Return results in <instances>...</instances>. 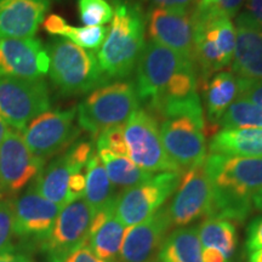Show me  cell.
<instances>
[{"instance_id":"obj_1","label":"cell","mask_w":262,"mask_h":262,"mask_svg":"<svg viewBox=\"0 0 262 262\" xmlns=\"http://www.w3.org/2000/svg\"><path fill=\"white\" fill-rule=\"evenodd\" d=\"M211 185L206 219L243 222L250 214L253 196L262 188V158L209 155L204 162Z\"/></svg>"},{"instance_id":"obj_2","label":"cell","mask_w":262,"mask_h":262,"mask_svg":"<svg viewBox=\"0 0 262 262\" xmlns=\"http://www.w3.org/2000/svg\"><path fill=\"white\" fill-rule=\"evenodd\" d=\"M160 137L170 160L182 173L206 159L205 119L198 94L171 101L158 112Z\"/></svg>"},{"instance_id":"obj_3","label":"cell","mask_w":262,"mask_h":262,"mask_svg":"<svg viewBox=\"0 0 262 262\" xmlns=\"http://www.w3.org/2000/svg\"><path fill=\"white\" fill-rule=\"evenodd\" d=\"M113 5L112 25L97 52L108 80L129 77L146 45V19L140 6L123 0H113Z\"/></svg>"},{"instance_id":"obj_4","label":"cell","mask_w":262,"mask_h":262,"mask_svg":"<svg viewBox=\"0 0 262 262\" xmlns=\"http://www.w3.org/2000/svg\"><path fill=\"white\" fill-rule=\"evenodd\" d=\"M47 51L51 80L66 95L89 93L108 81L94 52L68 39H54Z\"/></svg>"},{"instance_id":"obj_5","label":"cell","mask_w":262,"mask_h":262,"mask_svg":"<svg viewBox=\"0 0 262 262\" xmlns=\"http://www.w3.org/2000/svg\"><path fill=\"white\" fill-rule=\"evenodd\" d=\"M140 108L136 86L131 81H117L97 88L79 104L78 123L97 136L111 127L122 126Z\"/></svg>"},{"instance_id":"obj_6","label":"cell","mask_w":262,"mask_h":262,"mask_svg":"<svg viewBox=\"0 0 262 262\" xmlns=\"http://www.w3.org/2000/svg\"><path fill=\"white\" fill-rule=\"evenodd\" d=\"M124 141L127 158L145 171L181 172L164 149L156 117L143 108L124 124Z\"/></svg>"},{"instance_id":"obj_7","label":"cell","mask_w":262,"mask_h":262,"mask_svg":"<svg viewBox=\"0 0 262 262\" xmlns=\"http://www.w3.org/2000/svg\"><path fill=\"white\" fill-rule=\"evenodd\" d=\"M193 63L202 85L217 71L232 63L235 49V28L229 18L193 22Z\"/></svg>"},{"instance_id":"obj_8","label":"cell","mask_w":262,"mask_h":262,"mask_svg":"<svg viewBox=\"0 0 262 262\" xmlns=\"http://www.w3.org/2000/svg\"><path fill=\"white\" fill-rule=\"evenodd\" d=\"M193 63L171 49L149 40L137 61L136 90L140 100L156 110L173 77Z\"/></svg>"},{"instance_id":"obj_9","label":"cell","mask_w":262,"mask_h":262,"mask_svg":"<svg viewBox=\"0 0 262 262\" xmlns=\"http://www.w3.org/2000/svg\"><path fill=\"white\" fill-rule=\"evenodd\" d=\"M181 178V172H160L145 182L124 189L116 196V216L126 228L147 220L178 189Z\"/></svg>"},{"instance_id":"obj_10","label":"cell","mask_w":262,"mask_h":262,"mask_svg":"<svg viewBox=\"0 0 262 262\" xmlns=\"http://www.w3.org/2000/svg\"><path fill=\"white\" fill-rule=\"evenodd\" d=\"M50 108L48 85L42 79L0 78V118L15 130H24Z\"/></svg>"},{"instance_id":"obj_11","label":"cell","mask_w":262,"mask_h":262,"mask_svg":"<svg viewBox=\"0 0 262 262\" xmlns=\"http://www.w3.org/2000/svg\"><path fill=\"white\" fill-rule=\"evenodd\" d=\"M77 108L47 111L35 117L22 130L26 146L38 158L47 162L67 148L80 133V126L75 125Z\"/></svg>"},{"instance_id":"obj_12","label":"cell","mask_w":262,"mask_h":262,"mask_svg":"<svg viewBox=\"0 0 262 262\" xmlns=\"http://www.w3.org/2000/svg\"><path fill=\"white\" fill-rule=\"evenodd\" d=\"M94 216L95 211L84 198L64 205L49 238L41 243L48 262H64L73 251L86 244Z\"/></svg>"},{"instance_id":"obj_13","label":"cell","mask_w":262,"mask_h":262,"mask_svg":"<svg viewBox=\"0 0 262 262\" xmlns=\"http://www.w3.org/2000/svg\"><path fill=\"white\" fill-rule=\"evenodd\" d=\"M45 160L26 146L18 130H10L0 145V199L25 188L44 169Z\"/></svg>"},{"instance_id":"obj_14","label":"cell","mask_w":262,"mask_h":262,"mask_svg":"<svg viewBox=\"0 0 262 262\" xmlns=\"http://www.w3.org/2000/svg\"><path fill=\"white\" fill-rule=\"evenodd\" d=\"M91 143H75L67 152L38 173L33 186L39 194L63 208L70 204V182L74 173L83 171L93 155Z\"/></svg>"},{"instance_id":"obj_15","label":"cell","mask_w":262,"mask_h":262,"mask_svg":"<svg viewBox=\"0 0 262 262\" xmlns=\"http://www.w3.org/2000/svg\"><path fill=\"white\" fill-rule=\"evenodd\" d=\"M211 204V185L204 164L182 173L176 194L168 206L172 227H186L201 217H208Z\"/></svg>"},{"instance_id":"obj_16","label":"cell","mask_w":262,"mask_h":262,"mask_svg":"<svg viewBox=\"0 0 262 262\" xmlns=\"http://www.w3.org/2000/svg\"><path fill=\"white\" fill-rule=\"evenodd\" d=\"M47 49L35 38L0 39V78L41 79L49 73Z\"/></svg>"},{"instance_id":"obj_17","label":"cell","mask_w":262,"mask_h":262,"mask_svg":"<svg viewBox=\"0 0 262 262\" xmlns=\"http://www.w3.org/2000/svg\"><path fill=\"white\" fill-rule=\"evenodd\" d=\"M62 206L39 194L33 183L14 202L12 232L17 237L45 242L54 228Z\"/></svg>"},{"instance_id":"obj_18","label":"cell","mask_w":262,"mask_h":262,"mask_svg":"<svg viewBox=\"0 0 262 262\" xmlns=\"http://www.w3.org/2000/svg\"><path fill=\"white\" fill-rule=\"evenodd\" d=\"M171 227L168 206H162L147 220L126 228L119 262L157 261L160 247Z\"/></svg>"},{"instance_id":"obj_19","label":"cell","mask_w":262,"mask_h":262,"mask_svg":"<svg viewBox=\"0 0 262 262\" xmlns=\"http://www.w3.org/2000/svg\"><path fill=\"white\" fill-rule=\"evenodd\" d=\"M192 11L163 8L150 9L147 16L150 40L171 49L193 62L194 27Z\"/></svg>"},{"instance_id":"obj_20","label":"cell","mask_w":262,"mask_h":262,"mask_svg":"<svg viewBox=\"0 0 262 262\" xmlns=\"http://www.w3.org/2000/svg\"><path fill=\"white\" fill-rule=\"evenodd\" d=\"M50 8V0H0V39L33 38Z\"/></svg>"},{"instance_id":"obj_21","label":"cell","mask_w":262,"mask_h":262,"mask_svg":"<svg viewBox=\"0 0 262 262\" xmlns=\"http://www.w3.org/2000/svg\"><path fill=\"white\" fill-rule=\"evenodd\" d=\"M232 71L238 78L262 80V28L239 14L235 19Z\"/></svg>"},{"instance_id":"obj_22","label":"cell","mask_w":262,"mask_h":262,"mask_svg":"<svg viewBox=\"0 0 262 262\" xmlns=\"http://www.w3.org/2000/svg\"><path fill=\"white\" fill-rule=\"evenodd\" d=\"M116 202V201H114ZM114 202L95 212L86 245L98 258L106 262H119V255L126 227L114 211Z\"/></svg>"},{"instance_id":"obj_23","label":"cell","mask_w":262,"mask_h":262,"mask_svg":"<svg viewBox=\"0 0 262 262\" xmlns=\"http://www.w3.org/2000/svg\"><path fill=\"white\" fill-rule=\"evenodd\" d=\"M211 155L262 158V129H222L210 141Z\"/></svg>"},{"instance_id":"obj_24","label":"cell","mask_w":262,"mask_h":262,"mask_svg":"<svg viewBox=\"0 0 262 262\" xmlns=\"http://www.w3.org/2000/svg\"><path fill=\"white\" fill-rule=\"evenodd\" d=\"M208 122L215 124L238 98V77L231 72H221L202 85Z\"/></svg>"},{"instance_id":"obj_25","label":"cell","mask_w":262,"mask_h":262,"mask_svg":"<svg viewBox=\"0 0 262 262\" xmlns=\"http://www.w3.org/2000/svg\"><path fill=\"white\" fill-rule=\"evenodd\" d=\"M159 262H203L198 227H178L166 235L158 254Z\"/></svg>"},{"instance_id":"obj_26","label":"cell","mask_w":262,"mask_h":262,"mask_svg":"<svg viewBox=\"0 0 262 262\" xmlns=\"http://www.w3.org/2000/svg\"><path fill=\"white\" fill-rule=\"evenodd\" d=\"M114 186L108 178L103 163L97 153H93L85 166L84 199L95 212L116 201Z\"/></svg>"},{"instance_id":"obj_27","label":"cell","mask_w":262,"mask_h":262,"mask_svg":"<svg viewBox=\"0 0 262 262\" xmlns=\"http://www.w3.org/2000/svg\"><path fill=\"white\" fill-rule=\"evenodd\" d=\"M198 234L203 249H215L228 260L233 256L237 247V231L232 221L224 219H205L198 226Z\"/></svg>"},{"instance_id":"obj_28","label":"cell","mask_w":262,"mask_h":262,"mask_svg":"<svg viewBox=\"0 0 262 262\" xmlns=\"http://www.w3.org/2000/svg\"><path fill=\"white\" fill-rule=\"evenodd\" d=\"M97 155L101 162L103 163L111 182L117 187L125 189L134 187L139 183L147 181L155 175L139 168L126 157L113 155L107 149H97Z\"/></svg>"},{"instance_id":"obj_29","label":"cell","mask_w":262,"mask_h":262,"mask_svg":"<svg viewBox=\"0 0 262 262\" xmlns=\"http://www.w3.org/2000/svg\"><path fill=\"white\" fill-rule=\"evenodd\" d=\"M224 129H262V108L238 97L221 117Z\"/></svg>"},{"instance_id":"obj_30","label":"cell","mask_w":262,"mask_h":262,"mask_svg":"<svg viewBox=\"0 0 262 262\" xmlns=\"http://www.w3.org/2000/svg\"><path fill=\"white\" fill-rule=\"evenodd\" d=\"M247 0H198L192 11L193 22L234 17Z\"/></svg>"},{"instance_id":"obj_31","label":"cell","mask_w":262,"mask_h":262,"mask_svg":"<svg viewBox=\"0 0 262 262\" xmlns=\"http://www.w3.org/2000/svg\"><path fill=\"white\" fill-rule=\"evenodd\" d=\"M81 22L88 27L108 24L113 18V5L108 0H78Z\"/></svg>"},{"instance_id":"obj_32","label":"cell","mask_w":262,"mask_h":262,"mask_svg":"<svg viewBox=\"0 0 262 262\" xmlns=\"http://www.w3.org/2000/svg\"><path fill=\"white\" fill-rule=\"evenodd\" d=\"M108 29L103 26L97 27H73V26H66L62 37L67 38L68 40L74 42L78 47L86 49V50H96L102 45L104 39L107 37Z\"/></svg>"},{"instance_id":"obj_33","label":"cell","mask_w":262,"mask_h":262,"mask_svg":"<svg viewBox=\"0 0 262 262\" xmlns=\"http://www.w3.org/2000/svg\"><path fill=\"white\" fill-rule=\"evenodd\" d=\"M14 201L0 199V253L11 249Z\"/></svg>"},{"instance_id":"obj_34","label":"cell","mask_w":262,"mask_h":262,"mask_svg":"<svg viewBox=\"0 0 262 262\" xmlns=\"http://www.w3.org/2000/svg\"><path fill=\"white\" fill-rule=\"evenodd\" d=\"M238 97L245 98L262 108V80L238 78Z\"/></svg>"},{"instance_id":"obj_35","label":"cell","mask_w":262,"mask_h":262,"mask_svg":"<svg viewBox=\"0 0 262 262\" xmlns=\"http://www.w3.org/2000/svg\"><path fill=\"white\" fill-rule=\"evenodd\" d=\"M245 247H247L248 254L254 253L262 248V216L256 217L249 225Z\"/></svg>"},{"instance_id":"obj_36","label":"cell","mask_w":262,"mask_h":262,"mask_svg":"<svg viewBox=\"0 0 262 262\" xmlns=\"http://www.w3.org/2000/svg\"><path fill=\"white\" fill-rule=\"evenodd\" d=\"M146 2H149L156 8L192 11L198 0H146Z\"/></svg>"},{"instance_id":"obj_37","label":"cell","mask_w":262,"mask_h":262,"mask_svg":"<svg viewBox=\"0 0 262 262\" xmlns=\"http://www.w3.org/2000/svg\"><path fill=\"white\" fill-rule=\"evenodd\" d=\"M242 15L262 28V0H247L245 10Z\"/></svg>"},{"instance_id":"obj_38","label":"cell","mask_w":262,"mask_h":262,"mask_svg":"<svg viewBox=\"0 0 262 262\" xmlns=\"http://www.w3.org/2000/svg\"><path fill=\"white\" fill-rule=\"evenodd\" d=\"M64 262H106L101 258H98L93 251L90 250V248L86 244H84L83 247L78 248L77 250L73 251L70 256L66 258Z\"/></svg>"},{"instance_id":"obj_39","label":"cell","mask_w":262,"mask_h":262,"mask_svg":"<svg viewBox=\"0 0 262 262\" xmlns=\"http://www.w3.org/2000/svg\"><path fill=\"white\" fill-rule=\"evenodd\" d=\"M67 25L68 24L66 22V19L58 15H49L42 21V26H44L45 31L52 35H62Z\"/></svg>"},{"instance_id":"obj_40","label":"cell","mask_w":262,"mask_h":262,"mask_svg":"<svg viewBox=\"0 0 262 262\" xmlns=\"http://www.w3.org/2000/svg\"><path fill=\"white\" fill-rule=\"evenodd\" d=\"M0 262H34L27 255L16 254L12 251H2L0 253Z\"/></svg>"},{"instance_id":"obj_41","label":"cell","mask_w":262,"mask_h":262,"mask_svg":"<svg viewBox=\"0 0 262 262\" xmlns=\"http://www.w3.org/2000/svg\"><path fill=\"white\" fill-rule=\"evenodd\" d=\"M9 131H10V125L5 122L4 119H3V118H0V145H2L6 135L9 134Z\"/></svg>"},{"instance_id":"obj_42","label":"cell","mask_w":262,"mask_h":262,"mask_svg":"<svg viewBox=\"0 0 262 262\" xmlns=\"http://www.w3.org/2000/svg\"><path fill=\"white\" fill-rule=\"evenodd\" d=\"M253 205L262 211V188L253 196Z\"/></svg>"},{"instance_id":"obj_43","label":"cell","mask_w":262,"mask_h":262,"mask_svg":"<svg viewBox=\"0 0 262 262\" xmlns=\"http://www.w3.org/2000/svg\"><path fill=\"white\" fill-rule=\"evenodd\" d=\"M249 262H262V248L249 254Z\"/></svg>"},{"instance_id":"obj_44","label":"cell","mask_w":262,"mask_h":262,"mask_svg":"<svg viewBox=\"0 0 262 262\" xmlns=\"http://www.w3.org/2000/svg\"><path fill=\"white\" fill-rule=\"evenodd\" d=\"M155 262H159V261H155Z\"/></svg>"}]
</instances>
